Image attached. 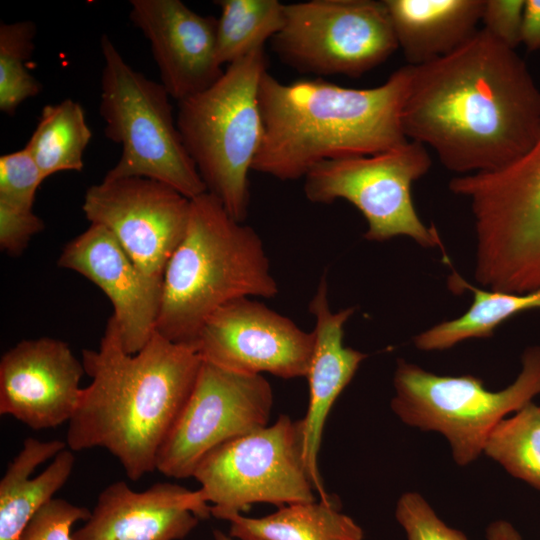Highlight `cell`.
Instances as JSON below:
<instances>
[{
  "label": "cell",
  "instance_id": "52a82bcc",
  "mask_svg": "<svg viewBox=\"0 0 540 540\" xmlns=\"http://www.w3.org/2000/svg\"><path fill=\"white\" fill-rule=\"evenodd\" d=\"M100 47L104 65L99 112L105 136L122 148L104 179L149 178L189 199L207 192L182 140L167 90L132 68L107 35L101 36Z\"/></svg>",
  "mask_w": 540,
  "mask_h": 540
},
{
  "label": "cell",
  "instance_id": "5bb4252c",
  "mask_svg": "<svg viewBox=\"0 0 540 540\" xmlns=\"http://www.w3.org/2000/svg\"><path fill=\"white\" fill-rule=\"evenodd\" d=\"M314 332L249 297L233 300L202 326L193 347L205 362L251 375L306 377Z\"/></svg>",
  "mask_w": 540,
  "mask_h": 540
},
{
  "label": "cell",
  "instance_id": "277c9868",
  "mask_svg": "<svg viewBox=\"0 0 540 540\" xmlns=\"http://www.w3.org/2000/svg\"><path fill=\"white\" fill-rule=\"evenodd\" d=\"M278 292L259 234L205 192L190 199L185 234L165 268L156 331L193 347L204 323L225 304Z\"/></svg>",
  "mask_w": 540,
  "mask_h": 540
},
{
  "label": "cell",
  "instance_id": "9a60e30c",
  "mask_svg": "<svg viewBox=\"0 0 540 540\" xmlns=\"http://www.w3.org/2000/svg\"><path fill=\"white\" fill-rule=\"evenodd\" d=\"M84 373L68 343L50 337L22 340L0 360V414L34 430L68 423L82 395Z\"/></svg>",
  "mask_w": 540,
  "mask_h": 540
},
{
  "label": "cell",
  "instance_id": "7a4b0ae2",
  "mask_svg": "<svg viewBox=\"0 0 540 540\" xmlns=\"http://www.w3.org/2000/svg\"><path fill=\"white\" fill-rule=\"evenodd\" d=\"M81 361L91 382L68 422L67 447L107 450L132 481L156 471L157 454L197 378V351L155 331L129 354L110 317L98 348L82 350Z\"/></svg>",
  "mask_w": 540,
  "mask_h": 540
},
{
  "label": "cell",
  "instance_id": "d6a6232c",
  "mask_svg": "<svg viewBox=\"0 0 540 540\" xmlns=\"http://www.w3.org/2000/svg\"><path fill=\"white\" fill-rule=\"evenodd\" d=\"M521 44L528 51L540 50V0H525Z\"/></svg>",
  "mask_w": 540,
  "mask_h": 540
},
{
  "label": "cell",
  "instance_id": "d4e9b609",
  "mask_svg": "<svg viewBox=\"0 0 540 540\" xmlns=\"http://www.w3.org/2000/svg\"><path fill=\"white\" fill-rule=\"evenodd\" d=\"M216 26L218 62L230 65L263 48L282 28L285 4L278 0H218Z\"/></svg>",
  "mask_w": 540,
  "mask_h": 540
},
{
  "label": "cell",
  "instance_id": "9c48e42d",
  "mask_svg": "<svg viewBox=\"0 0 540 540\" xmlns=\"http://www.w3.org/2000/svg\"><path fill=\"white\" fill-rule=\"evenodd\" d=\"M192 478L211 506V515L221 520L254 504L281 507L316 500L304 456L302 421L285 414L210 451Z\"/></svg>",
  "mask_w": 540,
  "mask_h": 540
},
{
  "label": "cell",
  "instance_id": "e0dca14e",
  "mask_svg": "<svg viewBox=\"0 0 540 540\" xmlns=\"http://www.w3.org/2000/svg\"><path fill=\"white\" fill-rule=\"evenodd\" d=\"M58 265L84 276L108 297L127 353L146 345L156 331L161 288L142 274L107 228L91 223L63 248Z\"/></svg>",
  "mask_w": 540,
  "mask_h": 540
},
{
  "label": "cell",
  "instance_id": "7c38bea8",
  "mask_svg": "<svg viewBox=\"0 0 540 540\" xmlns=\"http://www.w3.org/2000/svg\"><path fill=\"white\" fill-rule=\"evenodd\" d=\"M273 390L264 375L229 371L202 360L193 388L164 440L156 471L193 474L213 449L269 424Z\"/></svg>",
  "mask_w": 540,
  "mask_h": 540
},
{
  "label": "cell",
  "instance_id": "4fadbf2b",
  "mask_svg": "<svg viewBox=\"0 0 540 540\" xmlns=\"http://www.w3.org/2000/svg\"><path fill=\"white\" fill-rule=\"evenodd\" d=\"M82 210L90 223L107 228L142 274L162 289L167 263L187 228L189 198L149 178H103L86 190Z\"/></svg>",
  "mask_w": 540,
  "mask_h": 540
},
{
  "label": "cell",
  "instance_id": "1f68e13d",
  "mask_svg": "<svg viewBox=\"0 0 540 540\" xmlns=\"http://www.w3.org/2000/svg\"><path fill=\"white\" fill-rule=\"evenodd\" d=\"M524 8L525 0H485L482 28L500 43L515 50L521 44Z\"/></svg>",
  "mask_w": 540,
  "mask_h": 540
},
{
  "label": "cell",
  "instance_id": "ba28073f",
  "mask_svg": "<svg viewBox=\"0 0 540 540\" xmlns=\"http://www.w3.org/2000/svg\"><path fill=\"white\" fill-rule=\"evenodd\" d=\"M391 409L406 425L440 433L456 464L483 454L491 431L508 414L540 394V347L525 350L522 369L506 388L491 391L473 375L445 376L403 359L397 361Z\"/></svg>",
  "mask_w": 540,
  "mask_h": 540
},
{
  "label": "cell",
  "instance_id": "7402d4cb",
  "mask_svg": "<svg viewBox=\"0 0 540 540\" xmlns=\"http://www.w3.org/2000/svg\"><path fill=\"white\" fill-rule=\"evenodd\" d=\"M224 520L237 540H364L362 528L331 498L284 505L263 517L234 513Z\"/></svg>",
  "mask_w": 540,
  "mask_h": 540
},
{
  "label": "cell",
  "instance_id": "4dcf8cb0",
  "mask_svg": "<svg viewBox=\"0 0 540 540\" xmlns=\"http://www.w3.org/2000/svg\"><path fill=\"white\" fill-rule=\"evenodd\" d=\"M44 228L43 220L32 208L0 200V248L5 253L20 255L31 238Z\"/></svg>",
  "mask_w": 540,
  "mask_h": 540
},
{
  "label": "cell",
  "instance_id": "e575fe53",
  "mask_svg": "<svg viewBox=\"0 0 540 540\" xmlns=\"http://www.w3.org/2000/svg\"><path fill=\"white\" fill-rule=\"evenodd\" d=\"M213 536L215 540H234L229 534H225L220 530H214Z\"/></svg>",
  "mask_w": 540,
  "mask_h": 540
},
{
  "label": "cell",
  "instance_id": "ac0fdd59",
  "mask_svg": "<svg viewBox=\"0 0 540 540\" xmlns=\"http://www.w3.org/2000/svg\"><path fill=\"white\" fill-rule=\"evenodd\" d=\"M211 515L198 490L161 482L137 492L116 481L98 495L73 540H181Z\"/></svg>",
  "mask_w": 540,
  "mask_h": 540
},
{
  "label": "cell",
  "instance_id": "83f0119b",
  "mask_svg": "<svg viewBox=\"0 0 540 540\" xmlns=\"http://www.w3.org/2000/svg\"><path fill=\"white\" fill-rule=\"evenodd\" d=\"M395 517L407 540H468L464 533L448 526L416 492L400 496Z\"/></svg>",
  "mask_w": 540,
  "mask_h": 540
},
{
  "label": "cell",
  "instance_id": "ffe728a7",
  "mask_svg": "<svg viewBox=\"0 0 540 540\" xmlns=\"http://www.w3.org/2000/svg\"><path fill=\"white\" fill-rule=\"evenodd\" d=\"M61 440L28 437L0 480V540H18L28 523L65 485L75 456Z\"/></svg>",
  "mask_w": 540,
  "mask_h": 540
},
{
  "label": "cell",
  "instance_id": "3957f363",
  "mask_svg": "<svg viewBox=\"0 0 540 540\" xmlns=\"http://www.w3.org/2000/svg\"><path fill=\"white\" fill-rule=\"evenodd\" d=\"M410 79V65L363 89L322 78L284 83L266 71L259 87L263 134L252 170L297 180L323 161L404 144L402 110Z\"/></svg>",
  "mask_w": 540,
  "mask_h": 540
},
{
  "label": "cell",
  "instance_id": "5b68a950",
  "mask_svg": "<svg viewBox=\"0 0 540 540\" xmlns=\"http://www.w3.org/2000/svg\"><path fill=\"white\" fill-rule=\"evenodd\" d=\"M266 71L263 47L228 65L206 90L177 102V126L207 192L239 222L248 215V174L263 134L259 87Z\"/></svg>",
  "mask_w": 540,
  "mask_h": 540
},
{
  "label": "cell",
  "instance_id": "603a6c76",
  "mask_svg": "<svg viewBox=\"0 0 540 540\" xmlns=\"http://www.w3.org/2000/svg\"><path fill=\"white\" fill-rule=\"evenodd\" d=\"M452 291L473 294V302L460 317L439 323L418 334L414 345L423 351L449 349L470 338H487L506 320L518 313L540 309V289L529 293H509L477 288L455 271L448 279Z\"/></svg>",
  "mask_w": 540,
  "mask_h": 540
},
{
  "label": "cell",
  "instance_id": "484cf974",
  "mask_svg": "<svg viewBox=\"0 0 540 540\" xmlns=\"http://www.w3.org/2000/svg\"><path fill=\"white\" fill-rule=\"evenodd\" d=\"M483 454L540 490V407L530 402L500 421L488 436Z\"/></svg>",
  "mask_w": 540,
  "mask_h": 540
},
{
  "label": "cell",
  "instance_id": "6da1fadb",
  "mask_svg": "<svg viewBox=\"0 0 540 540\" xmlns=\"http://www.w3.org/2000/svg\"><path fill=\"white\" fill-rule=\"evenodd\" d=\"M402 126L450 171L494 170L538 138L540 89L516 51L481 28L451 53L411 66Z\"/></svg>",
  "mask_w": 540,
  "mask_h": 540
},
{
  "label": "cell",
  "instance_id": "8992f818",
  "mask_svg": "<svg viewBox=\"0 0 540 540\" xmlns=\"http://www.w3.org/2000/svg\"><path fill=\"white\" fill-rule=\"evenodd\" d=\"M449 189L471 205L475 280L492 291L540 289V134L512 162L454 177Z\"/></svg>",
  "mask_w": 540,
  "mask_h": 540
},
{
  "label": "cell",
  "instance_id": "d6986e66",
  "mask_svg": "<svg viewBox=\"0 0 540 540\" xmlns=\"http://www.w3.org/2000/svg\"><path fill=\"white\" fill-rule=\"evenodd\" d=\"M355 309L333 312L328 300L326 277H322L309 303L315 318V345L306 378L309 386L307 412L301 419L304 456L308 472L319 499L328 500L319 472L318 456L324 426L336 399L350 383L366 354L346 347L344 326Z\"/></svg>",
  "mask_w": 540,
  "mask_h": 540
},
{
  "label": "cell",
  "instance_id": "2e32d148",
  "mask_svg": "<svg viewBox=\"0 0 540 540\" xmlns=\"http://www.w3.org/2000/svg\"><path fill=\"white\" fill-rule=\"evenodd\" d=\"M130 20L150 42L161 84L180 102L224 73L216 56L217 19L180 0H131Z\"/></svg>",
  "mask_w": 540,
  "mask_h": 540
},
{
  "label": "cell",
  "instance_id": "30bf717a",
  "mask_svg": "<svg viewBox=\"0 0 540 540\" xmlns=\"http://www.w3.org/2000/svg\"><path fill=\"white\" fill-rule=\"evenodd\" d=\"M430 167L426 147L408 140L380 153L317 164L304 177V193L312 203L344 199L354 205L367 221V240L407 236L422 247L439 246L443 250L438 232L423 224L411 195L413 182Z\"/></svg>",
  "mask_w": 540,
  "mask_h": 540
},
{
  "label": "cell",
  "instance_id": "4316f807",
  "mask_svg": "<svg viewBox=\"0 0 540 540\" xmlns=\"http://www.w3.org/2000/svg\"><path fill=\"white\" fill-rule=\"evenodd\" d=\"M36 31L31 20L0 24V110L9 116L42 90L26 66L35 47Z\"/></svg>",
  "mask_w": 540,
  "mask_h": 540
},
{
  "label": "cell",
  "instance_id": "44dd1931",
  "mask_svg": "<svg viewBox=\"0 0 540 540\" xmlns=\"http://www.w3.org/2000/svg\"><path fill=\"white\" fill-rule=\"evenodd\" d=\"M407 65L439 59L479 29L485 0H383Z\"/></svg>",
  "mask_w": 540,
  "mask_h": 540
},
{
  "label": "cell",
  "instance_id": "8fae6325",
  "mask_svg": "<svg viewBox=\"0 0 540 540\" xmlns=\"http://www.w3.org/2000/svg\"><path fill=\"white\" fill-rule=\"evenodd\" d=\"M271 42L284 64L316 76L360 77L398 49L383 0L285 4L284 24Z\"/></svg>",
  "mask_w": 540,
  "mask_h": 540
},
{
  "label": "cell",
  "instance_id": "cb8c5ba5",
  "mask_svg": "<svg viewBox=\"0 0 540 540\" xmlns=\"http://www.w3.org/2000/svg\"><path fill=\"white\" fill-rule=\"evenodd\" d=\"M91 137L83 107L67 98L42 108L25 148L46 179L58 172H81L84 152Z\"/></svg>",
  "mask_w": 540,
  "mask_h": 540
},
{
  "label": "cell",
  "instance_id": "f1b7e54d",
  "mask_svg": "<svg viewBox=\"0 0 540 540\" xmlns=\"http://www.w3.org/2000/svg\"><path fill=\"white\" fill-rule=\"evenodd\" d=\"M44 180L40 168L25 147L0 156V200L32 208L36 192Z\"/></svg>",
  "mask_w": 540,
  "mask_h": 540
},
{
  "label": "cell",
  "instance_id": "f546056e",
  "mask_svg": "<svg viewBox=\"0 0 540 540\" xmlns=\"http://www.w3.org/2000/svg\"><path fill=\"white\" fill-rule=\"evenodd\" d=\"M90 514L86 507L54 498L36 513L18 540H73L72 526L85 522Z\"/></svg>",
  "mask_w": 540,
  "mask_h": 540
},
{
  "label": "cell",
  "instance_id": "836d02e7",
  "mask_svg": "<svg viewBox=\"0 0 540 540\" xmlns=\"http://www.w3.org/2000/svg\"><path fill=\"white\" fill-rule=\"evenodd\" d=\"M487 540H522L519 532L507 521L497 520L487 528Z\"/></svg>",
  "mask_w": 540,
  "mask_h": 540
}]
</instances>
